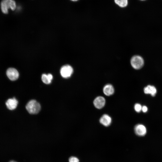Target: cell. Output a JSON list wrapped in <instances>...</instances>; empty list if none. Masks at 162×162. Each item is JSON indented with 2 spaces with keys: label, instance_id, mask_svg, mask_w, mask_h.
I'll use <instances>...</instances> for the list:
<instances>
[{
  "label": "cell",
  "instance_id": "7a4b0ae2",
  "mask_svg": "<svg viewBox=\"0 0 162 162\" xmlns=\"http://www.w3.org/2000/svg\"><path fill=\"white\" fill-rule=\"evenodd\" d=\"M130 64L132 67L135 69H139L143 66L144 62L140 56L135 55L133 56L130 60Z\"/></svg>",
  "mask_w": 162,
  "mask_h": 162
},
{
  "label": "cell",
  "instance_id": "3957f363",
  "mask_svg": "<svg viewBox=\"0 0 162 162\" xmlns=\"http://www.w3.org/2000/svg\"><path fill=\"white\" fill-rule=\"evenodd\" d=\"M6 75L8 78L11 81L17 80L19 76L18 71L13 67H10L7 69Z\"/></svg>",
  "mask_w": 162,
  "mask_h": 162
},
{
  "label": "cell",
  "instance_id": "2e32d148",
  "mask_svg": "<svg viewBox=\"0 0 162 162\" xmlns=\"http://www.w3.org/2000/svg\"><path fill=\"white\" fill-rule=\"evenodd\" d=\"M69 162H79V159L75 157H70L69 159Z\"/></svg>",
  "mask_w": 162,
  "mask_h": 162
},
{
  "label": "cell",
  "instance_id": "6da1fadb",
  "mask_svg": "<svg viewBox=\"0 0 162 162\" xmlns=\"http://www.w3.org/2000/svg\"><path fill=\"white\" fill-rule=\"evenodd\" d=\"M40 104L36 100H32L29 101L26 106V108L28 112L31 114H36L40 110Z\"/></svg>",
  "mask_w": 162,
  "mask_h": 162
},
{
  "label": "cell",
  "instance_id": "ffe728a7",
  "mask_svg": "<svg viewBox=\"0 0 162 162\" xmlns=\"http://www.w3.org/2000/svg\"><path fill=\"white\" fill-rule=\"evenodd\" d=\"M141 0V1H144V0Z\"/></svg>",
  "mask_w": 162,
  "mask_h": 162
},
{
  "label": "cell",
  "instance_id": "e0dca14e",
  "mask_svg": "<svg viewBox=\"0 0 162 162\" xmlns=\"http://www.w3.org/2000/svg\"><path fill=\"white\" fill-rule=\"evenodd\" d=\"M142 110L144 112H146L148 111V108L145 106H144L142 107Z\"/></svg>",
  "mask_w": 162,
  "mask_h": 162
},
{
  "label": "cell",
  "instance_id": "8fae6325",
  "mask_svg": "<svg viewBox=\"0 0 162 162\" xmlns=\"http://www.w3.org/2000/svg\"><path fill=\"white\" fill-rule=\"evenodd\" d=\"M0 7L2 13L7 14L9 13V8L6 0H2L0 3Z\"/></svg>",
  "mask_w": 162,
  "mask_h": 162
},
{
  "label": "cell",
  "instance_id": "4fadbf2b",
  "mask_svg": "<svg viewBox=\"0 0 162 162\" xmlns=\"http://www.w3.org/2000/svg\"><path fill=\"white\" fill-rule=\"evenodd\" d=\"M10 10H15L16 8V3L14 0H6Z\"/></svg>",
  "mask_w": 162,
  "mask_h": 162
},
{
  "label": "cell",
  "instance_id": "277c9868",
  "mask_svg": "<svg viewBox=\"0 0 162 162\" xmlns=\"http://www.w3.org/2000/svg\"><path fill=\"white\" fill-rule=\"evenodd\" d=\"M73 72L72 67L69 65L63 66L61 68L60 72L62 76L64 78L70 77Z\"/></svg>",
  "mask_w": 162,
  "mask_h": 162
},
{
  "label": "cell",
  "instance_id": "30bf717a",
  "mask_svg": "<svg viewBox=\"0 0 162 162\" xmlns=\"http://www.w3.org/2000/svg\"><path fill=\"white\" fill-rule=\"evenodd\" d=\"M144 91L146 94H150L152 96H154L157 93V90L153 86L148 85L144 88Z\"/></svg>",
  "mask_w": 162,
  "mask_h": 162
},
{
  "label": "cell",
  "instance_id": "52a82bcc",
  "mask_svg": "<svg viewBox=\"0 0 162 162\" xmlns=\"http://www.w3.org/2000/svg\"><path fill=\"white\" fill-rule=\"evenodd\" d=\"M18 104V101L15 98L9 99L6 102V105L7 107L10 110L15 109Z\"/></svg>",
  "mask_w": 162,
  "mask_h": 162
},
{
  "label": "cell",
  "instance_id": "9a60e30c",
  "mask_svg": "<svg viewBox=\"0 0 162 162\" xmlns=\"http://www.w3.org/2000/svg\"><path fill=\"white\" fill-rule=\"evenodd\" d=\"M142 107L141 104L137 103L134 105V109L136 112H139L142 110Z\"/></svg>",
  "mask_w": 162,
  "mask_h": 162
},
{
  "label": "cell",
  "instance_id": "d6986e66",
  "mask_svg": "<svg viewBox=\"0 0 162 162\" xmlns=\"http://www.w3.org/2000/svg\"><path fill=\"white\" fill-rule=\"evenodd\" d=\"M71 1H74V2H75L77 1L78 0H70Z\"/></svg>",
  "mask_w": 162,
  "mask_h": 162
},
{
  "label": "cell",
  "instance_id": "5b68a950",
  "mask_svg": "<svg viewBox=\"0 0 162 162\" xmlns=\"http://www.w3.org/2000/svg\"><path fill=\"white\" fill-rule=\"evenodd\" d=\"M106 103L105 99L104 97L99 96L96 98L93 101L94 106L97 109H101L104 107Z\"/></svg>",
  "mask_w": 162,
  "mask_h": 162
},
{
  "label": "cell",
  "instance_id": "5bb4252c",
  "mask_svg": "<svg viewBox=\"0 0 162 162\" xmlns=\"http://www.w3.org/2000/svg\"><path fill=\"white\" fill-rule=\"evenodd\" d=\"M115 3L122 8L126 7L128 4V0H114Z\"/></svg>",
  "mask_w": 162,
  "mask_h": 162
},
{
  "label": "cell",
  "instance_id": "9c48e42d",
  "mask_svg": "<svg viewBox=\"0 0 162 162\" xmlns=\"http://www.w3.org/2000/svg\"><path fill=\"white\" fill-rule=\"evenodd\" d=\"M103 92L106 95L110 96L113 94L114 93V89L112 85L109 84H107L104 87Z\"/></svg>",
  "mask_w": 162,
  "mask_h": 162
},
{
  "label": "cell",
  "instance_id": "ba28073f",
  "mask_svg": "<svg viewBox=\"0 0 162 162\" xmlns=\"http://www.w3.org/2000/svg\"><path fill=\"white\" fill-rule=\"evenodd\" d=\"M100 123L105 126H109L111 123L112 118L108 115H103L100 118Z\"/></svg>",
  "mask_w": 162,
  "mask_h": 162
},
{
  "label": "cell",
  "instance_id": "7c38bea8",
  "mask_svg": "<svg viewBox=\"0 0 162 162\" xmlns=\"http://www.w3.org/2000/svg\"><path fill=\"white\" fill-rule=\"evenodd\" d=\"M53 78L52 75L50 74H43L42 76L41 79L44 83L46 84H49L51 82Z\"/></svg>",
  "mask_w": 162,
  "mask_h": 162
},
{
  "label": "cell",
  "instance_id": "8992f818",
  "mask_svg": "<svg viewBox=\"0 0 162 162\" xmlns=\"http://www.w3.org/2000/svg\"><path fill=\"white\" fill-rule=\"evenodd\" d=\"M135 133L138 136H143L146 133V129L143 125L139 124L136 125L134 128Z\"/></svg>",
  "mask_w": 162,
  "mask_h": 162
},
{
  "label": "cell",
  "instance_id": "ac0fdd59",
  "mask_svg": "<svg viewBox=\"0 0 162 162\" xmlns=\"http://www.w3.org/2000/svg\"><path fill=\"white\" fill-rule=\"evenodd\" d=\"M9 162H17L15 161H14V160H11Z\"/></svg>",
  "mask_w": 162,
  "mask_h": 162
}]
</instances>
